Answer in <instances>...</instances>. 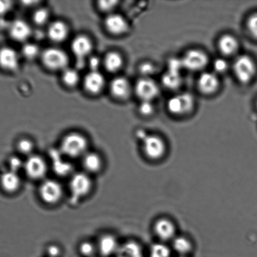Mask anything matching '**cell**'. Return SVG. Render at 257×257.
<instances>
[{
	"label": "cell",
	"mask_w": 257,
	"mask_h": 257,
	"mask_svg": "<svg viewBox=\"0 0 257 257\" xmlns=\"http://www.w3.org/2000/svg\"><path fill=\"white\" fill-rule=\"evenodd\" d=\"M89 143L84 135L78 133L68 134L63 138L60 151L65 157L81 159L88 151Z\"/></svg>",
	"instance_id": "cell-1"
},
{
	"label": "cell",
	"mask_w": 257,
	"mask_h": 257,
	"mask_svg": "<svg viewBox=\"0 0 257 257\" xmlns=\"http://www.w3.org/2000/svg\"><path fill=\"white\" fill-rule=\"evenodd\" d=\"M142 150L147 160L158 162L165 157L167 146L160 136L147 135L142 139Z\"/></svg>",
	"instance_id": "cell-2"
},
{
	"label": "cell",
	"mask_w": 257,
	"mask_h": 257,
	"mask_svg": "<svg viewBox=\"0 0 257 257\" xmlns=\"http://www.w3.org/2000/svg\"><path fill=\"white\" fill-rule=\"evenodd\" d=\"M39 197L47 205L54 206L64 197V190L61 183L54 179H45L39 188Z\"/></svg>",
	"instance_id": "cell-3"
},
{
	"label": "cell",
	"mask_w": 257,
	"mask_h": 257,
	"mask_svg": "<svg viewBox=\"0 0 257 257\" xmlns=\"http://www.w3.org/2000/svg\"><path fill=\"white\" fill-rule=\"evenodd\" d=\"M92 176L82 172L75 173L70 176L69 189L70 194L75 200L85 198L90 195L93 189Z\"/></svg>",
	"instance_id": "cell-4"
},
{
	"label": "cell",
	"mask_w": 257,
	"mask_h": 257,
	"mask_svg": "<svg viewBox=\"0 0 257 257\" xmlns=\"http://www.w3.org/2000/svg\"><path fill=\"white\" fill-rule=\"evenodd\" d=\"M23 170L30 180L42 181L46 179L49 166L42 156L33 154L24 161Z\"/></svg>",
	"instance_id": "cell-5"
},
{
	"label": "cell",
	"mask_w": 257,
	"mask_h": 257,
	"mask_svg": "<svg viewBox=\"0 0 257 257\" xmlns=\"http://www.w3.org/2000/svg\"><path fill=\"white\" fill-rule=\"evenodd\" d=\"M233 71L239 82L248 84L255 76L256 65L252 58L248 55H240L234 62Z\"/></svg>",
	"instance_id": "cell-6"
},
{
	"label": "cell",
	"mask_w": 257,
	"mask_h": 257,
	"mask_svg": "<svg viewBox=\"0 0 257 257\" xmlns=\"http://www.w3.org/2000/svg\"><path fill=\"white\" fill-rule=\"evenodd\" d=\"M41 59L45 67L51 70H64L67 68L69 58L65 52L57 48H48L42 53Z\"/></svg>",
	"instance_id": "cell-7"
},
{
	"label": "cell",
	"mask_w": 257,
	"mask_h": 257,
	"mask_svg": "<svg viewBox=\"0 0 257 257\" xmlns=\"http://www.w3.org/2000/svg\"><path fill=\"white\" fill-rule=\"evenodd\" d=\"M153 231L160 242H171L178 235V229L175 221L167 217H160L153 223Z\"/></svg>",
	"instance_id": "cell-8"
},
{
	"label": "cell",
	"mask_w": 257,
	"mask_h": 257,
	"mask_svg": "<svg viewBox=\"0 0 257 257\" xmlns=\"http://www.w3.org/2000/svg\"><path fill=\"white\" fill-rule=\"evenodd\" d=\"M70 49L76 60V65L81 69L85 64L93 49V44L90 38L84 35H79L72 40Z\"/></svg>",
	"instance_id": "cell-9"
},
{
	"label": "cell",
	"mask_w": 257,
	"mask_h": 257,
	"mask_svg": "<svg viewBox=\"0 0 257 257\" xmlns=\"http://www.w3.org/2000/svg\"><path fill=\"white\" fill-rule=\"evenodd\" d=\"M195 106V99L189 93L174 95L168 99L167 107L171 114L181 115L188 114Z\"/></svg>",
	"instance_id": "cell-10"
},
{
	"label": "cell",
	"mask_w": 257,
	"mask_h": 257,
	"mask_svg": "<svg viewBox=\"0 0 257 257\" xmlns=\"http://www.w3.org/2000/svg\"><path fill=\"white\" fill-rule=\"evenodd\" d=\"M185 69L191 71H199L206 67L208 63L207 55L202 50L191 49L186 53L182 58Z\"/></svg>",
	"instance_id": "cell-11"
},
{
	"label": "cell",
	"mask_w": 257,
	"mask_h": 257,
	"mask_svg": "<svg viewBox=\"0 0 257 257\" xmlns=\"http://www.w3.org/2000/svg\"><path fill=\"white\" fill-rule=\"evenodd\" d=\"M136 94L142 100L152 101L159 94L160 89L158 84L150 77H143L136 83Z\"/></svg>",
	"instance_id": "cell-12"
},
{
	"label": "cell",
	"mask_w": 257,
	"mask_h": 257,
	"mask_svg": "<svg viewBox=\"0 0 257 257\" xmlns=\"http://www.w3.org/2000/svg\"><path fill=\"white\" fill-rule=\"evenodd\" d=\"M83 171L91 176L97 175L103 170L104 161L99 154L88 151L81 158Z\"/></svg>",
	"instance_id": "cell-13"
},
{
	"label": "cell",
	"mask_w": 257,
	"mask_h": 257,
	"mask_svg": "<svg viewBox=\"0 0 257 257\" xmlns=\"http://www.w3.org/2000/svg\"><path fill=\"white\" fill-rule=\"evenodd\" d=\"M97 245L98 252L107 257L114 255L120 250L121 246L117 238L110 233L103 234L101 236Z\"/></svg>",
	"instance_id": "cell-14"
},
{
	"label": "cell",
	"mask_w": 257,
	"mask_h": 257,
	"mask_svg": "<svg viewBox=\"0 0 257 257\" xmlns=\"http://www.w3.org/2000/svg\"><path fill=\"white\" fill-rule=\"evenodd\" d=\"M105 26L110 34L115 35L125 34L129 27L127 20L117 14L108 15L105 20Z\"/></svg>",
	"instance_id": "cell-15"
},
{
	"label": "cell",
	"mask_w": 257,
	"mask_h": 257,
	"mask_svg": "<svg viewBox=\"0 0 257 257\" xmlns=\"http://www.w3.org/2000/svg\"><path fill=\"white\" fill-rule=\"evenodd\" d=\"M10 37L17 42H25L31 36L32 30L29 24L23 20L10 23L9 28Z\"/></svg>",
	"instance_id": "cell-16"
},
{
	"label": "cell",
	"mask_w": 257,
	"mask_h": 257,
	"mask_svg": "<svg viewBox=\"0 0 257 257\" xmlns=\"http://www.w3.org/2000/svg\"><path fill=\"white\" fill-rule=\"evenodd\" d=\"M0 185L5 192L9 194L16 193L22 187V179L19 173L9 170L0 177Z\"/></svg>",
	"instance_id": "cell-17"
},
{
	"label": "cell",
	"mask_w": 257,
	"mask_h": 257,
	"mask_svg": "<svg viewBox=\"0 0 257 257\" xmlns=\"http://www.w3.org/2000/svg\"><path fill=\"white\" fill-rule=\"evenodd\" d=\"M83 84L88 92L98 94L105 87V77L99 71H90L85 75Z\"/></svg>",
	"instance_id": "cell-18"
},
{
	"label": "cell",
	"mask_w": 257,
	"mask_h": 257,
	"mask_svg": "<svg viewBox=\"0 0 257 257\" xmlns=\"http://www.w3.org/2000/svg\"><path fill=\"white\" fill-rule=\"evenodd\" d=\"M19 56L16 50L5 47L0 49V67L8 71H14L19 65Z\"/></svg>",
	"instance_id": "cell-19"
},
{
	"label": "cell",
	"mask_w": 257,
	"mask_h": 257,
	"mask_svg": "<svg viewBox=\"0 0 257 257\" xmlns=\"http://www.w3.org/2000/svg\"><path fill=\"white\" fill-rule=\"evenodd\" d=\"M198 86L203 94H212L218 89L220 81L214 73L204 72L199 77Z\"/></svg>",
	"instance_id": "cell-20"
},
{
	"label": "cell",
	"mask_w": 257,
	"mask_h": 257,
	"mask_svg": "<svg viewBox=\"0 0 257 257\" xmlns=\"http://www.w3.org/2000/svg\"><path fill=\"white\" fill-rule=\"evenodd\" d=\"M170 248L178 256H188L194 250L193 241L188 236L179 235L170 242Z\"/></svg>",
	"instance_id": "cell-21"
},
{
	"label": "cell",
	"mask_w": 257,
	"mask_h": 257,
	"mask_svg": "<svg viewBox=\"0 0 257 257\" xmlns=\"http://www.w3.org/2000/svg\"><path fill=\"white\" fill-rule=\"evenodd\" d=\"M110 92L113 96L119 99H124L130 94V82L125 77H116L112 80L110 85Z\"/></svg>",
	"instance_id": "cell-22"
},
{
	"label": "cell",
	"mask_w": 257,
	"mask_h": 257,
	"mask_svg": "<svg viewBox=\"0 0 257 257\" xmlns=\"http://www.w3.org/2000/svg\"><path fill=\"white\" fill-rule=\"evenodd\" d=\"M69 34V29L64 22L57 20L49 25L47 36L52 42L59 43L64 41Z\"/></svg>",
	"instance_id": "cell-23"
},
{
	"label": "cell",
	"mask_w": 257,
	"mask_h": 257,
	"mask_svg": "<svg viewBox=\"0 0 257 257\" xmlns=\"http://www.w3.org/2000/svg\"><path fill=\"white\" fill-rule=\"evenodd\" d=\"M238 40L233 35L226 34L220 37L218 41V47L223 55H232L238 49Z\"/></svg>",
	"instance_id": "cell-24"
},
{
	"label": "cell",
	"mask_w": 257,
	"mask_h": 257,
	"mask_svg": "<svg viewBox=\"0 0 257 257\" xmlns=\"http://www.w3.org/2000/svg\"><path fill=\"white\" fill-rule=\"evenodd\" d=\"M103 64L108 72H116L122 67L123 59L119 53L110 52L105 55Z\"/></svg>",
	"instance_id": "cell-25"
},
{
	"label": "cell",
	"mask_w": 257,
	"mask_h": 257,
	"mask_svg": "<svg viewBox=\"0 0 257 257\" xmlns=\"http://www.w3.org/2000/svg\"><path fill=\"white\" fill-rule=\"evenodd\" d=\"M162 82L165 87L170 89H177L181 85L182 78L180 73L174 72L167 70L163 75Z\"/></svg>",
	"instance_id": "cell-26"
},
{
	"label": "cell",
	"mask_w": 257,
	"mask_h": 257,
	"mask_svg": "<svg viewBox=\"0 0 257 257\" xmlns=\"http://www.w3.org/2000/svg\"><path fill=\"white\" fill-rule=\"evenodd\" d=\"M62 79L67 86L74 87L79 81V74L76 70L67 67L62 71Z\"/></svg>",
	"instance_id": "cell-27"
},
{
	"label": "cell",
	"mask_w": 257,
	"mask_h": 257,
	"mask_svg": "<svg viewBox=\"0 0 257 257\" xmlns=\"http://www.w3.org/2000/svg\"><path fill=\"white\" fill-rule=\"evenodd\" d=\"M172 249L166 243L160 242L154 244L150 247V257H171Z\"/></svg>",
	"instance_id": "cell-28"
},
{
	"label": "cell",
	"mask_w": 257,
	"mask_h": 257,
	"mask_svg": "<svg viewBox=\"0 0 257 257\" xmlns=\"http://www.w3.org/2000/svg\"><path fill=\"white\" fill-rule=\"evenodd\" d=\"M123 251L128 257H142V249L139 244L135 241H130L122 246Z\"/></svg>",
	"instance_id": "cell-29"
},
{
	"label": "cell",
	"mask_w": 257,
	"mask_h": 257,
	"mask_svg": "<svg viewBox=\"0 0 257 257\" xmlns=\"http://www.w3.org/2000/svg\"><path fill=\"white\" fill-rule=\"evenodd\" d=\"M17 150L21 155L29 157L30 155L34 154L33 151L34 150V143L29 139L24 138L20 140L17 143Z\"/></svg>",
	"instance_id": "cell-30"
},
{
	"label": "cell",
	"mask_w": 257,
	"mask_h": 257,
	"mask_svg": "<svg viewBox=\"0 0 257 257\" xmlns=\"http://www.w3.org/2000/svg\"><path fill=\"white\" fill-rule=\"evenodd\" d=\"M22 53L25 59L34 60L40 55L39 47L33 43H26L22 47Z\"/></svg>",
	"instance_id": "cell-31"
},
{
	"label": "cell",
	"mask_w": 257,
	"mask_h": 257,
	"mask_svg": "<svg viewBox=\"0 0 257 257\" xmlns=\"http://www.w3.org/2000/svg\"><path fill=\"white\" fill-rule=\"evenodd\" d=\"M33 21L38 26H42L47 24L50 18L49 12L45 9H37L33 15Z\"/></svg>",
	"instance_id": "cell-32"
},
{
	"label": "cell",
	"mask_w": 257,
	"mask_h": 257,
	"mask_svg": "<svg viewBox=\"0 0 257 257\" xmlns=\"http://www.w3.org/2000/svg\"><path fill=\"white\" fill-rule=\"evenodd\" d=\"M79 251L80 254L85 257L94 256L98 251L97 243L88 240L83 241L80 244Z\"/></svg>",
	"instance_id": "cell-33"
},
{
	"label": "cell",
	"mask_w": 257,
	"mask_h": 257,
	"mask_svg": "<svg viewBox=\"0 0 257 257\" xmlns=\"http://www.w3.org/2000/svg\"><path fill=\"white\" fill-rule=\"evenodd\" d=\"M154 105H153L152 101H148V100H142L141 101L138 110L141 114L144 116H149L154 112Z\"/></svg>",
	"instance_id": "cell-34"
},
{
	"label": "cell",
	"mask_w": 257,
	"mask_h": 257,
	"mask_svg": "<svg viewBox=\"0 0 257 257\" xmlns=\"http://www.w3.org/2000/svg\"><path fill=\"white\" fill-rule=\"evenodd\" d=\"M246 27L250 34L257 39V13H255L248 18Z\"/></svg>",
	"instance_id": "cell-35"
},
{
	"label": "cell",
	"mask_w": 257,
	"mask_h": 257,
	"mask_svg": "<svg viewBox=\"0 0 257 257\" xmlns=\"http://www.w3.org/2000/svg\"><path fill=\"white\" fill-rule=\"evenodd\" d=\"M183 69H185V68L183 66L182 59H172L168 62L167 70H169L171 72L180 73L181 70Z\"/></svg>",
	"instance_id": "cell-36"
},
{
	"label": "cell",
	"mask_w": 257,
	"mask_h": 257,
	"mask_svg": "<svg viewBox=\"0 0 257 257\" xmlns=\"http://www.w3.org/2000/svg\"><path fill=\"white\" fill-rule=\"evenodd\" d=\"M117 4L118 2L113 1V0H111V1L103 0V1L98 2V7L101 11L110 12L117 7Z\"/></svg>",
	"instance_id": "cell-37"
},
{
	"label": "cell",
	"mask_w": 257,
	"mask_h": 257,
	"mask_svg": "<svg viewBox=\"0 0 257 257\" xmlns=\"http://www.w3.org/2000/svg\"><path fill=\"white\" fill-rule=\"evenodd\" d=\"M24 161L22 162L19 158L16 157V156L12 157L10 159L9 161V170L19 173L20 169L23 170V168H24Z\"/></svg>",
	"instance_id": "cell-38"
},
{
	"label": "cell",
	"mask_w": 257,
	"mask_h": 257,
	"mask_svg": "<svg viewBox=\"0 0 257 257\" xmlns=\"http://www.w3.org/2000/svg\"><path fill=\"white\" fill-rule=\"evenodd\" d=\"M213 67L216 72H225L228 69V62L223 59H216L214 62Z\"/></svg>",
	"instance_id": "cell-39"
},
{
	"label": "cell",
	"mask_w": 257,
	"mask_h": 257,
	"mask_svg": "<svg viewBox=\"0 0 257 257\" xmlns=\"http://www.w3.org/2000/svg\"><path fill=\"white\" fill-rule=\"evenodd\" d=\"M140 71L141 74L145 75L144 77H148V75H152L155 72V67L151 63L146 62L141 65Z\"/></svg>",
	"instance_id": "cell-40"
},
{
	"label": "cell",
	"mask_w": 257,
	"mask_h": 257,
	"mask_svg": "<svg viewBox=\"0 0 257 257\" xmlns=\"http://www.w3.org/2000/svg\"><path fill=\"white\" fill-rule=\"evenodd\" d=\"M88 65L90 69V71H99V68L101 65V60L97 56H92L88 59Z\"/></svg>",
	"instance_id": "cell-41"
},
{
	"label": "cell",
	"mask_w": 257,
	"mask_h": 257,
	"mask_svg": "<svg viewBox=\"0 0 257 257\" xmlns=\"http://www.w3.org/2000/svg\"><path fill=\"white\" fill-rule=\"evenodd\" d=\"M61 252L59 246L56 245H50L47 249V253L49 257H59L61 255Z\"/></svg>",
	"instance_id": "cell-42"
},
{
	"label": "cell",
	"mask_w": 257,
	"mask_h": 257,
	"mask_svg": "<svg viewBox=\"0 0 257 257\" xmlns=\"http://www.w3.org/2000/svg\"><path fill=\"white\" fill-rule=\"evenodd\" d=\"M12 2L9 1H0V15H4L11 9Z\"/></svg>",
	"instance_id": "cell-43"
},
{
	"label": "cell",
	"mask_w": 257,
	"mask_h": 257,
	"mask_svg": "<svg viewBox=\"0 0 257 257\" xmlns=\"http://www.w3.org/2000/svg\"><path fill=\"white\" fill-rule=\"evenodd\" d=\"M178 257H188V256H178Z\"/></svg>",
	"instance_id": "cell-44"
},
{
	"label": "cell",
	"mask_w": 257,
	"mask_h": 257,
	"mask_svg": "<svg viewBox=\"0 0 257 257\" xmlns=\"http://www.w3.org/2000/svg\"><path fill=\"white\" fill-rule=\"evenodd\" d=\"M256 105H257V102H256Z\"/></svg>",
	"instance_id": "cell-45"
}]
</instances>
